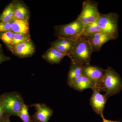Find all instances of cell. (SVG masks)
<instances>
[{"label": "cell", "instance_id": "cell-1", "mask_svg": "<svg viewBox=\"0 0 122 122\" xmlns=\"http://www.w3.org/2000/svg\"><path fill=\"white\" fill-rule=\"evenodd\" d=\"M92 52L90 44L83 34L76 40L72 52L68 56L71 61L85 66L90 65Z\"/></svg>", "mask_w": 122, "mask_h": 122}, {"label": "cell", "instance_id": "cell-2", "mask_svg": "<svg viewBox=\"0 0 122 122\" xmlns=\"http://www.w3.org/2000/svg\"><path fill=\"white\" fill-rule=\"evenodd\" d=\"M122 90V81L119 74L110 66L105 69L102 79V91L108 97L118 94Z\"/></svg>", "mask_w": 122, "mask_h": 122}, {"label": "cell", "instance_id": "cell-3", "mask_svg": "<svg viewBox=\"0 0 122 122\" xmlns=\"http://www.w3.org/2000/svg\"><path fill=\"white\" fill-rule=\"evenodd\" d=\"M84 26L78 19L73 22L55 26V35L60 38L76 41L83 34Z\"/></svg>", "mask_w": 122, "mask_h": 122}, {"label": "cell", "instance_id": "cell-4", "mask_svg": "<svg viewBox=\"0 0 122 122\" xmlns=\"http://www.w3.org/2000/svg\"><path fill=\"white\" fill-rule=\"evenodd\" d=\"M5 115L17 116L25 104L21 95L16 92L7 93L0 96Z\"/></svg>", "mask_w": 122, "mask_h": 122}, {"label": "cell", "instance_id": "cell-5", "mask_svg": "<svg viewBox=\"0 0 122 122\" xmlns=\"http://www.w3.org/2000/svg\"><path fill=\"white\" fill-rule=\"evenodd\" d=\"M119 15L115 13H110L107 14L100 13L98 20L99 25L102 32L111 35L114 40L117 39L119 36Z\"/></svg>", "mask_w": 122, "mask_h": 122}, {"label": "cell", "instance_id": "cell-6", "mask_svg": "<svg viewBox=\"0 0 122 122\" xmlns=\"http://www.w3.org/2000/svg\"><path fill=\"white\" fill-rule=\"evenodd\" d=\"M98 4L92 0L83 1L82 10L77 19L82 22L84 27L98 20L100 14L98 9Z\"/></svg>", "mask_w": 122, "mask_h": 122}, {"label": "cell", "instance_id": "cell-7", "mask_svg": "<svg viewBox=\"0 0 122 122\" xmlns=\"http://www.w3.org/2000/svg\"><path fill=\"white\" fill-rule=\"evenodd\" d=\"M105 69L98 66L88 65L83 66L82 75L87 77L95 87L102 91L103 77Z\"/></svg>", "mask_w": 122, "mask_h": 122}, {"label": "cell", "instance_id": "cell-8", "mask_svg": "<svg viewBox=\"0 0 122 122\" xmlns=\"http://www.w3.org/2000/svg\"><path fill=\"white\" fill-rule=\"evenodd\" d=\"M93 93L90 99V103L94 112L100 116H103V112L108 96L100 93V91L96 88L92 89Z\"/></svg>", "mask_w": 122, "mask_h": 122}, {"label": "cell", "instance_id": "cell-9", "mask_svg": "<svg viewBox=\"0 0 122 122\" xmlns=\"http://www.w3.org/2000/svg\"><path fill=\"white\" fill-rule=\"evenodd\" d=\"M35 107L36 112L31 116L33 122H49L53 111L44 103H35L30 106Z\"/></svg>", "mask_w": 122, "mask_h": 122}, {"label": "cell", "instance_id": "cell-10", "mask_svg": "<svg viewBox=\"0 0 122 122\" xmlns=\"http://www.w3.org/2000/svg\"><path fill=\"white\" fill-rule=\"evenodd\" d=\"M86 37L90 44L93 52H99L104 44L109 41L114 40L111 35L104 32L98 33Z\"/></svg>", "mask_w": 122, "mask_h": 122}, {"label": "cell", "instance_id": "cell-11", "mask_svg": "<svg viewBox=\"0 0 122 122\" xmlns=\"http://www.w3.org/2000/svg\"><path fill=\"white\" fill-rule=\"evenodd\" d=\"M11 50L16 56L23 58L32 56L35 53V49L34 45L31 41L18 44Z\"/></svg>", "mask_w": 122, "mask_h": 122}, {"label": "cell", "instance_id": "cell-12", "mask_svg": "<svg viewBox=\"0 0 122 122\" xmlns=\"http://www.w3.org/2000/svg\"><path fill=\"white\" fill-rule=\"evenodd\" d=\"M75 41L66 38H58L56 40L51 43V47L55 48L68 56L72 52Z\"/></svg>", "mask_w": 122, "mask_h": 122}, {"label": "cell", "instance_id": "cell-13", "mask_svg": "<svg viewBox=\"0 0 122 122\" xmlns=\"http://www.w3.org/2000/svg\"><path fill=\"white\" fill-rule=\"evenodd\" d=\"M65 56H66L65 54L61 52L55 48L51 47L42 55V57L48 63L55 64L60 63Z\"/></svg>", "mask_w": 122, "mask_h": 122}, {"label": "cell", "instance_id": "cell-14", "mask_svg": "<svg viewBox=\"0 0 122 122\" xmlns=\"http://www.w3.org/2000/svg\"><path fill=\"white\" fill-rule=\"evenodd\" d=\"M71 64L67 77V83L69 86L82 75L84 65L71 61Z\"/></svg>", "mask_w": 122, "mask_h": 122}, {"label": "cell", "instance_id": "cell-15", "mask_svg": "<svg viewBox=\"0 0 122 122\" xmlns=\"http://www.w3.org/2000/svg\"><path fill=\"white\" fill-rule=\"evenodd\" d=\"M69 86L72 89L79 92H82L86 89L92 90L95 87V86L87 77L83 75L79 76Z\"/></svg>", "mask_w": 122, "mask_h": 122}, {"label": "cell", "instance_id": "cell-16", "mask_svg": "<svg viewBox=\"0 0 122 122\" xmlns=\"http://www.w3.org/2000/svg\"><path fill=\"white\" fill-rule=\"evenodd\" d=\"M29 20L14 19L11 23V30L14 33L29 35Z\"/></svg>", "mask_w": 122, "mask_h": 122}, {"label": "cell", "instance_id": "cell-17", "mask_svg": "<svg viewBox=\"0 0 122 122\" xmlns=\"http://www.w3.org/2000/svg\"><path fill=\"white\" fill-rule=\"evenodd\" d=\"M14 4V19L29 20V12L27 6L21 1H16Z\"/></svg>", "mask_w": 122, "mask_h": 122}, {"label": "cell", "instance_id": "cell-18", "mask_svg": "<svg viewBox=\"0 0 122 122\" xmlns=\"http://www.w3.org/2000/svg\"><path fill=\"white\" fill-rule=\"evenodd\" d=\"M102 32V30L100 28L97 20L95 22L84 26L83 34L86 36L89 37Z\"/></svg>", "mask_w": 122, "mask_h": 122}, {"label": "cell", "instance_id": "cell-19", "mask_svg": "<svg viewBox=\"0 0 122 122\" xmlns=\"http://www.w3.org/2000/svg\"><path fill=\"white\" fill-rule=\"evenodd\" d=\"M31 41L30 35L15 33L10 48L11 50L18 44Z\"/></svg>", "mask_w": 122, "mask_h": 122}, {"label": "cell", "instance_id": "cell-20", "mask_svg": "<svg viewBox=\"0 0 122 122\" xmlns=\"http://www.w3.org/2000/svg\"><path fill=\"white\" fill-rule=\"evenodd\" d=\"M14 34L12 30L1 33L0 39L10 48L12 42Z\"/></svg>", "mask_w": 122, "mask_h": 122}, {"label": "cell", "instance_id": "cell-21", "mask_svg": "<svg viewBox=\"0 0 122 122\" xmlns=\"http://www.w3.org/2000/svg\"><path fill=\"white\" fill-rule=\"evenodd\" d=\"M18 116L24 122H33L29 113L28 107L25 103Z\"/></svg>", "mask_w": 122, "mask_h": 122}, {"label": "cell", "instance_id": "cell-22", "mask_svg": "<svg viewBox=\"0 0 122 122\" xmlns=\"http://www.w3.org/2000/svg\"><path fill=\"white\" fill-rule=\"evenodd\" d=\"M2 13L4 14L12 19H14V3L9 5L2 12Z\"/></svg>", "mask_w": 122, "mask_h": 122}, {"label": "cell", "instance_id": "cell-23", "mask_svg": "<svg viewBox=\"0 0 122 122\" xmlns=\"http://www.w3.org/2000/svg\"><path fill=\"white\" fill-rule=\"evenodd\" d=\"M11 23L0 22V33L11 30Z\"/></svg>", "mask_w": 122, "mask_h": 122}, {"label": "cell", "instance_id": "cell-24", "mask_svg": "<svg viewBox=\"0 0 122 122\" xmlns=\"http://www.w3.org/2000/svg\"><path fill=\"white\" fill-rule=\"evenodd\" d=\"M10 60V58L6 56L2 52V47L0 46V65L3 62Z\"/></svg>", "mask_w": 122, "mask_h": 122}, {"label": "cell", "instance_id": "cell-25", "mask_svg": "<svg viewBox=\"0 0 122 122\" xmlns=\"http://www.w3.org/2000/svg\"><path fill=\"white\" fill-rule=\"evenodd\" d=\"M5 115L3 103H2L1 98L0 97V120L3 118Z\"/></svg>", "mask_w": 122, "mask_h": 122}, {"label": "cell", "instance_id": "cell-26", "mask_svg": "<svg viewBox=\"0 0 122 122\" xmlns=\"http://www.w3.org/2000/svg\"><path fill=\"white\" fill-rule=\"evenodd\" d=\"M9 118V116L5 115L3 118L0 120V122H11Z\"/></svg>", "mask_w": 122, "mask_h": 122}, {"label": "cell", "instance_id": "cell-27", "mask_svg": "<svg viewBox=\"0 0 122 122\" xmlns=\"http://www.w3.org/2000/svg\"><path fill=\"white\" fill-rule=\"evenodd\" d=\"M101 117L102 118L103 122H119V121H112V120H107L105 118L104 116Z\"/></svg>", "mask_w": 122, "mask_h": 122}]
</instances>
